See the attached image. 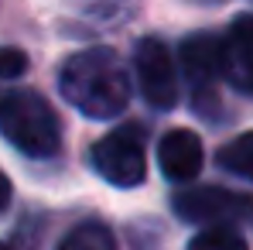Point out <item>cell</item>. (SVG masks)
<instances>
[{"mask_svg": "<svg viewBox=\"0 0 253 250\" xmlns=\"http://www.w3.org/2000/svg\"><path fill=\"white\" fill-rule=\"evenodd\" d=\"M222 76L233 89L253 93V14L236 17L222 38Z\"/></svg>", "mask_w": 253, "mask_h": 250, "instance_id": "8992f818", "label": "cell"}, {"mask_svg": "<svg viewBox=\"0 0 253 250\" xmlns=\"http://www.w3.org/2000/svg\"><path fill=\"white\" fill-rule=\"evenodd\" d=\"M7 202H10V178L0 171V209H7Z\"/></svg>", "mask_w": 253, "mask_h": 250, "instance_id": "4fadbf2b", "label": "cell"}, {"mask_svg": "<svg viewBox=\"0 0 253 250\" xmlns=\"http://www.w3.org/2000/svg\"><path fill=\"white\" fill-rule=\"evenodd\" d=\"M92 168L110 182V185H120V189H133L144 182L147 175V154H144V130L133 124L117 127L110 130L106 137H99L89 151Z\"/></svg>", "mask_w": 253, "mask_h": 250, "instance_id": "3957f363", "label": "cell"}, {"mask_svg": "<svg viewBox=\"0 0 253 250\" xmlns=\"http://www.w3.org/2000/svg\"><path fill=\"white\" fill-rule=\"evenodd\" d=\"M158 161H161L165 178L192 182L199 175V168H202V141L192 130H185V127L168 130L161 137V144H158Z\"/></svg>", "mask_w": 253, "mask_h": 250, "instance_id": "52a82bcc", "label": "cell"}, {"mask_svg": "<svg viewBox=\"0 0 253 250\" xmlns=\"http://www.w3.org/2000/svg\"><path fill=\"white\" fill-rule=\"evenodd\" d=\"M188 250H247V240L229 226H209L192 237Z\"/></svg>", "mask_w": 253, "mask_h": 250, "instance_id": "8fae6325", "label": "cell"}, {"mask_svg": "<svg viewBox=\"0 0 253 250\" xmlns=\"http://www.w3.org/2000/svg\"><path fill=\"white\" fill-rule=\"evenodd\" d=\"M24 69H28L24 51H17V48H0V83H3V79L24 76Z\"/></svg>", "mask_w": 253, "mask_h": 250, "instance_id": "7c38bea8", "label": "cell"}, {"mask_svg": "<svg viewBox=\"0 0 253 250\" xmlns=\"http://www.w3.org/2000/svg\"><path fill=\"white\" fill-rule=\"evenodd\" d=\"M0 134L28 158H51L62 144L58 117L35 89H14L0 100Z\"/></svg>", "mask_w": 253, "mask_h": 250, "instance_id": "7a4b0ae2", "label": "cell"}, {"mask_svg": "<svg viewBox=\"0 0 253 250\" xmlns=\"http://www.w3.org/2000/svg\"><path fill=\"white\" fill-rule=\"evenodd\" d=\"M0 250H7V247H3V244H0Z\"/></svg>", "mask_w": 253, "mask_h": 250, "instance_id": "5bb4252c", "label": "cell"}, {"mask_svg": "<svg viewBox=\"0 0 253 250\" xmlns=\"http://www.w3.org/2000/svg\"><path fill=\"white\" fill-rule=\"evenodd\" d=\"M58 89L89 120H113L130 103V76L110 48L69 55L58 72Z\"/></svg>", "mask_w": 253, "mask_h": 250, "instance_id": "6da1fadb", "label": "cell"}, {"mask_svg": "<svg viewBox=\"0 0 253 250\" xmlns=\"http://www.w3.org/2000/svg\"><path fill=\"white\" fill-rule=\"evenodd\" d=\"M253 209V202L243 192H229L219 185H202V189H185L174 196V212L185 223H212L226 226L233 219H243Z\"/></svg>", "mask_w": 253, "mask_h": 250, "instance_id": "5b68a950", "label": "cell"}, {"mask_svg": "<svg viewBox=\"0 0 253 250\" xmlns=\"http://www.w3.org/2000/svg\"><path fill=\"white\" fill-rule=\"evenodd\" d=\"M219 165L240 178H253V130L233 137L226 148H219Z\"/></svg>", "mask_w": 253, "mask_h": 250, "instance_id": "9c48e42d", "label": "cell"}, {"mask_svg": "<svg viewBox=\"0 0 253 250\" xmlns=\"http://www.w3.org/2000/svg\"><path fill=\"white\" fill-rule=\"evenodd\" d=\"M58 250H120V247H117V240H113V233H110L106 226H99V223H83V226H76V230L62 240Z\"/></svg>", "mask_w": 253, "mask_h": 250, "instance_id": "30bf717a", "label": "cell"}, {"mask_svg": "<svg viewBox=\"0 0 253 250\" xmlns=\"http://www.w3.org/2000/svg\"><path fill=\"white\" fill-rule=\"evenodd\" d=\"M133 72L140 83V96L154 106V110H171L178 103V76H174V62H171L168 48L158 38H144L137 45L133 55Z\"/></svg>", "mask_w": 253, "mask_h": 250, "instance_id": "277c9868", "label": "cell"}, {"mask_svg": "<svg viewBox=\"0 0 253 250\" xmlns=\"http://www.w3.org/2000/svg\"><path fill=\"white\" fill-rule=\"evenodd\" d=\"M181 69L195 89L206 86L222 72V42L212 35H192L181 42Z\"/></svg>", "mask_w": 253, "mask_h": 250, "instance_id": "ba28073f", "label": "cell"}]
</instances>
